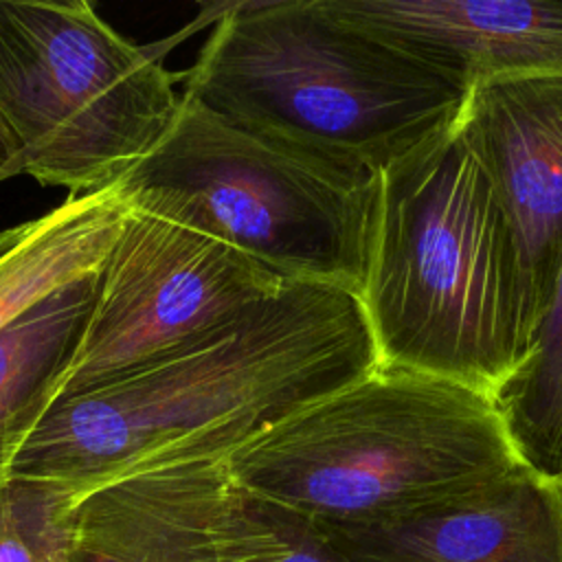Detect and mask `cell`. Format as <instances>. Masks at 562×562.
<instances>
[{"label": "cell", "mask_w": 562, "mask_h": 562, "mask_svg": "<svg viewBox=\"0 0 562 562\" xmlns=\"http://www.w3.org/2000/svg\"><path fill=\"white\" fill-rule=\"evenodd\" d=\"M127 204L119 182L68 195L44 215L0 231V329L61 285L99 270Z\"/></svg>", "instance_id": "4fadbf2b"}, {"label": "cell", "mask_w": 562, "mask_h": 562, "mask_svg": "<svg viewBox=\"0 0 562 562\" xmlns=\"http://www.w3.org/2000/svg\"><path fill=\"white\" fill-rule=\"evenodd\" d=\"M224 461L239 490L318 522L397 514L522 468L490 395L382 362Z\"/></svg>", "instance_id": "277c9868"}, {"label": "cell", "mask_w": 562, "mask_h": 562, "mask_svg": "<svg viewBox=\"0 0 562 562\" xmlns=\"http://www.w3.org/2000/svg\"><path fill=\"white\" fill-rule=\"evenodd\" d=\"M378 364L358 294L288 281L215 331L59 397L13 474L75 505L132 474L231 450Z\"/></svg>", "instance_id": "6da1fadb"}, {"label": "cell", "mask_w": 562, "mask_h": 562, "mask_svg": "<svg viewBox=\"0 0 562 562\" xmlns=\"http://www.w3.org/2000/svg\"><path fill=\"white\" fill-rule=\"evenodd\" d=\"M514 452L538 479L562 483V263L527 356L494 393Z\"/></svg>", "instance_id": "5bb4252c"}, {"label": "cell", "mask_w": 562, "mask_h": 562, "mask_svg": "<svg viewBox=\"0 0 562 562\" xmlns=\"http://www.w3.org/2000/svg\"><path fill=\"white\" fill-rule=\"evenodd\" d=\"M162 55L90 2L0 0V119L13 176L83 195L116 182L169 130L180 94Z\"/></svg>", "instance_id": "8992f818"}, {"label": "cell", "mask_w": 562, "mask_h": 562, "mask_svg": "<svg viewBox=\"0 0 562 562\" xmlns=\"http://www.w3.org/2000/svg\"><path fill=\"white\" fill-rule=\"evenodd\" d=\"M375 176L294 151L180 94L165 136L116 182L130 211L213 237L283 281L358 294Z\"/></svg>", "instance_id": "5b68a950"}, {"label": "cell", "mask_w": 562, "mask_h": 562, "mask_svg": "<svg viewBox=\"0 0 562 562\" xmlns=\"http://www.w3.org/2000/svg\"><path fill=\"white\" fill-rule=\"evenodd\" d=\"M555 487H558V498H560V529H562V483Z\"/></svg>", "instance_id": "ac0fdd59"}, {"label": "cell", "mask_w": 562, "mask_h": 562, "mask_svg": "<svg viewBox=\"0 0 562 562\" xmlns=\"http://www.w3.org/2000/svg\"><path fill=\"white\" fill-rule=\"evenodd\" d=\"M358 299L382 364L494 397L527 356L516 246L457 116L375 176Z\"/></svg>", "instance_id": "7a4b0ae2"}, {"label": "cell", "mask_w": 562, "mask_h": 562, "mask_svg": "<svg viewBox=\"0 0 562 562\" xmlns=\"http://www.w3.org/2000/svg\"><path fill=\"white\" fill-rule=\"evenodd\" d=\"M99 270L61 285L0 329V490L61 395L97 296Z\"/></svg>", "instance_id": "7c38bea8"}, {"label": "cell", "mask_w": 562, "mask_h": 562, "mask_svg": "<svg viewBox=\"0 0 562 562\" xmlns=\"http://www.w3.org/2000/svg\"><path fill=\"white\" fill-rule=\"evenodd\" d=\"M457 123L509 226L531 345L562 263V77L481 81Z\"/></svg>", "instance_id": "ba28073f"}, {"label": "cell", "mask_w": 562, "mask_h": 562, "mask_svg": "<svg viewBox=\"0 0 562 562\" xmlns=\"http://www.w3.org/2000/svg\"><path fill=\"white\" fill-rule=\"evenodd\" d=\"M224 459L176 461L92 492L72 512L66 562H217L233 496Z\"/></svg>", "instance_id": "8fae6325"}, {"label": "cell", "mask_w": 562, "mask_h": 562, "mask_svg": "<svg viewBox=\"0 0 562 562\" xmlns=\"http://www.w3.org/2000/svg\"><path fill=\"white\" fill-rule=\"evenodd\" d=\"M318 525L349 562H562L558 487L525 468L397 514Z\"/></svg>", "instance_id": "9c48e42d"}, {"label": "cell", "mask_w": 562, "mask_h": 562, "mask_svg": "<svg viewBox=\"0 0 562 562\" xmlns=\"http://www.w3.org/2000/svg\"><path fill=\"white\" fill-rule=\"evenodd\" d=\"M327 13L468 92L501 77H562V0H321Z\"/></svg>", "instance_id": "30bf717a"}, {"label": "cell", "mask_w": 562, "mask_h": 562, "mask_svg": "<svg viewBox=\"0 0 562 562\" xmlns=\"http://www.w3.org/2000/svg\"><path fill=\"white\" fill-rule=\"evenodd\" d=\"M18 154H20L18 143L0 119V180L13 178V165L18 160Z\"/></svg>", "instance_id": "e0dca14e"}, {"label": "cell", "mask_w": 562, "mask_h": 562, "mask_svg": "<svg viewBox=\"0 0 562 562\" xmlns=\"http://www.w3.org/2000/svg\"><path fill=\"white\" fill-rule=\"evenodd\" d=\"M75 509L59 485L11 476L0 490V562H66Z\"/></svg>", "instance_id": "2e32d148"}, {"label": "cell", "mask_w": 562, "mask_h": 562, "mask_svg": "<svg viewBox=\"0 0 562 562\" xmlns=\"http://www.w3.org/2000/svg\"><path fill=\"white\" fill-rule=\"evenodd\" d=\"M217 562H349L323 527L290 507L259 498L233 483L220 533Z\"/></svg>", "instance_id": "9a60e30c"}, {"label": "cell", "mask_w": 562, "mask_h": 562, "mask_svg": "<svg viewBox=\"0 0 562 562\" xmlns=\"http://www.w3.org/2000/svg\"><path fill=\"white\" fill-rule=\"evenodd\" d=\"M294 151L373 178L448 125L465 92L321 0L226 4L184 92Z\"/></svg>", "instance_id": "3957f363"}, {"label": "cell", "mask_w": 562, "mask_h": 562, "mask_svg": "<svg viewBox=\"0 0 562 562\" xmlns=\"http://www.w3.org/2000/svg\"><path fill=\"white\" fill-rule=\"evenodd\" d=\"M283 283L213 237L127 209L59 397L215 331Z\"/></svg>", "instance_id": "52a82bcc"}]
</instances>
